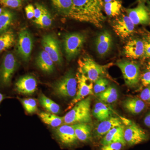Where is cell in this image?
Segmentation results:
<instances>
[{
	"mask_svg": "<svg viewBox=\"0 0 150 150\" xmlns=\"http://www.w3.org/2000/svg\"><path fill=\"white\" fill-rule=\"evenodd\" d=\"M103 0H73L67 17L76 21L86 22L102 28L105 17Z\"/></svg>",
	"mask_w": 150,
	"mask_h": 150,
	"instance_id": "1",
	"label": "cell"
},
{
	"mask_svg": "<svg viewBox=\"0 0 150 150\" xmlns=\"http://www.w3.org/2000/svg\"><path fill=\"white\" fill-rule=\"evenodd\" d=\"M91 97L88 96L76 103L63 116L64 124L74 125L77 123H90L91 122Z\"/></svg>",
	"mask_w": 150,
	"mask_h": 150,
	"instance_id": "2",
	"label": "cell"
},
{
	"mask_svg": "<svg viewBox=\"0 0 150 150\" xmlns=\"http://www.w3.org/2000/svg\"><path fill=\"white\" fill-rule=\"evenodd\" d=\"M78 71L82 73L90 81L94 83L101 78L107 74V70L111 64L101 65L97 63L88 56L80 58L78 61Z\"/></svg>",
	"mask_w": 150,
	"mask_h": 150,
	"instance_id": "3",
	"label": "cell"
},
{
	"mask_svg": "<svg viewBox=\"0 0 150 150\" xmlns=\"http://www.w3.org/2000/svg\"><path fill=\"white\" fill-rule=\"evenodd\" d=\"M77 80L72 71L67 72L52 86L56 96L62 98H74L77 91Z\"/></svg>",
	"mask_w": 150,
	"mask_h": 150,
	"instance_id": "4",
	"label": "cell"
},
{
	"mask_svg": "<svg viewBox=\"0 0 150 150\" xmlns=\"http://www.w3.org/2000/svg\"><path fill=\"white\" fill-rule=\"evenodd\" d=\"M18 63L13 52H8L4 55L0 65V84L3 87L11 85L14 74L17 70Z\"/></svg>",
	"mask_w": 150,
	"mask_h": 150,
	"instance_id": "5",
	"label": "cell"
},
{
	"mask_svg": "<svg viewBox=\"0 0 150 150\" xmlns=\"http://www.w3.org/2000/svg\"><path fill=\"white\" fill-rule=\"evenodd\" d=\"M85 41V36L80 33H73L65 35L64 47L68 60H71L79 54Z\"/></svg>",
	"mask_w": 150,
	"mask_h": 150,
	"instance_id": "6",
	"label": "cell"
},
{
	"mask_svg": "<svg viewBox=\"0 0 150 150\" xmlns=\"http://www.w3.org/2000/svg\"><path fill=\"white\" fill-rule=\"evenodd\" d=\"M54 133L56 141L63 147L72 149L78 145L79 142L73 125L63 124L55 128Z\"/></svg>",
	"mask_w": 150,
	"mask_h": 150,
	"instance_id": "7",
	"label": "cell"
},
{
	"mask_svg": "<svg viewBox=\"0 0 150 150\" xmlns=\"http://www.w3.org/2000/svg\"><path fill=\"white\" fill-rule=\"evenodd\" d=\"M116 65L121 70L125 83L129 87H134L139 80L140 69L139 65L133 61H123L117 62Z\"/></svg>",
	"mask_w": 150,
	"mask_h": 150,
	"instance_id": "8",
	"label": "cell"
},
{
	"mask_svg": "<svg viewBox=\"0 0 150 150\" xmlns=\"http://www.w3.org/2000/svg\"><path fill=\"white\" fill-rule=\"evenodd\" d=\"M32 35L27 29H22L18 33L16 43V52L23 61L30 60L33 48Z\"/></svg>",
	"mask_w": 150,
	"mask_h": 150,
	"instance_id": "9",
	"label": "cell"
},
{
	"mask_svg": "<svg viewBox=\"0 0 150 150\" xmlns=\"http://www.w3.org/2000/svg\"><path fill=\"white\" fill-rule=\"evenodd\" d=\"M146 132L134 122L129 121L124 127V139L126 144L129 146H135L149 139Z\"/></svg>",
	"mask_w": 150,
	"mask_h": 150,
	"instance_id": "10",
	"label": "cell"
},
{
	"mask_svg": "<svg viewBox=\"0 0 150 150\" xmlns=\"http://www.w3.org/2000/svg\"><path fill=\"white\" fill-rule=\"evenodd\" d=\"M77 80V91L75 97L69 104L67 110H70L76 103L93 93V82L90 81L82 73L78 71L76 74Z\"/></svg>",
	"mask_w": 150,
	"mask_h": 150,
	"instance_id": "11",
	"label": "cell"
},
{
	"mask_svg": "<svg viewBox=\"0 0 150 150\" xmlns=\"http://www.w3.org/2000/svg\"><path fill=\"white\" fill-rule=\"evenodd\" d=\"M41 43L44 51L48 53L54 63L62 65L63 59L61 47L56 38L52 34H47L43 36Z\"/></svg>",
	"mask_w": 150,
	"mask_h": 150,
	"instance_id": "12",
	"label": "cell"
},
{
	"mask_svg": "<svg viewBox=\"0 0 150 150\" xmlns=\"http://www.w3.org/2000/svg\"><path fill=\"white\" fill-rule=\"evenodd\" d=\"M112 27L115 33L122 38L129 37L135 30V25L128 16L125 15L115 20Z\"/></svg>",
	"mask_w": 150,
	"mask_h": 150,
	"instance_id": "13",
	"label": "cell"
},
{
	"mask_svg": "<svg viewBox=\"0 0 150 150\" xmlns=\"http://www.w3.org/2000/svg\"><path fill=\"white\" fill-rule=\"evenodd\" d=\"M37 81L34 76L26 75L19 78L15 84V90L18 93L31 95L37 89Z\"/></svg>",
	"mask_w": 150,
	"mask_h": 150,
	"instance_id": "14",
	"label": "cell"
},
{
	"mask_svg": "<svg viewBox=\"0 0 150 150\" xmlns=\"http://www.w3.org/2000/svg\"><path fill=\"white\" fill-rule=\"evenodd\" d=\"M126 11L127 16L135 25L150 23L149 12L143 3H140L135 8L126 9Z\"/></svg>",
	"mask_w": 150,
	"mask_h": 150,
	"instance_id": "15",
	"label": "cell"
},
{
	"mask_svg": "<svg viewBox=\"0 0 150 150\" xmlns=\"http://www.w3.org/2000/svg\"><path fill=\"white\" fill-rule=\"evenodd\" d=\"M124 53L129 59H139L144 54V41L138 39L129 40L124 46Z\"/></svg>",
	"mask_w": 150,
	"mask_h": 150,
	"instance_id": "16",
	"label": "cell"
},
{
	"mask_svg": "<svg viewBox=\"0 0 150 150\" xmlns=\"http://www.w3.org/2000/svg\"><path fill=\"white\" fill-rule=\"evenodd\" d=\"M112 39L110 33L105 30L98 36L96 41V48L100 56H105L112 47Z\"/></svg>",
	"mask_w": 150,
	"mask_h": 150,
	"instance_id": "17",
	"label": "cell"
},
{
	"mask_svg": "<svg viewBox=\"0 0 150 150\" xmlns=\"http://www.w3.org/2000/svg\"><path fill=\"white\" fill-rule=\"evenodd\" d=\"M123 125L120 118L111 117L107 120L100 122L97 126L95 130L96 137L100 138L105 136L111 129Z\"/></svg>",
	"mask_w": 150,
	"mask_h": 150,
	"instance_id": "18",
	"label": "cell"
},
{
	"mask_svg": "<svg viewBox=\"0 0 150 150\" xmlns=\"http://www.w3.org/2000/svg\"><path fill=\"white\" fill-rule=\"evenodd\" d=\"M35 64L41 71L48 74H52L55 71L54 62L44 50L40 51L38 55Z\"/></svg>",
	"mask_w": 150,
	"mask_h": 150,
	"instance_id": "19",
	"label": "cell"
},
{
	"mask_svg": "<svg viewBox=\"0 0 150 150\" xmlns=\"http://www.w3.org/2000/svg\"><path fill=\"white\" fill-rule=\"evenodd\" d=\"M124 126L123 125L115 127L103 136L100 143L101 145L107 144L115 142H122L125 143L124 139Z\"/></svg>",
	"mask_w": 150,
	"mask_h": 150,
	"instance_id": "20",
	"label": "cell"
},
{
	"mask_svg": "<svg viewBox=\"0 0 150 150\" xmlns=\"http://www.w3.org/2000/svg\"><path fill=\"white\" fill-rule=\"evenodd\" d=\"M73 125L79 142L85 144L91 142L92 130L91 126L89 123H79Z\"/></svg>",
	"mask_w": 150,
	"mask_h": 150,
	"instance_id": "21",
	"label": "cell"
},
{
	"mask_svg": "<svg viewBox=\"0 0 150 150\" xmlns=\"http://www.w3.org/2000/svg\"><path fill=\"white\" fill-rule=\"evenodd\" d=\"M123 105L126 111L134 115L142 112L146 106L143 100L136 98H127L123 101Z\"/></svg>",
	"mask_w": 150,
	"mask_h": 150,
	"instance_id": "22",
	"label": "cell"
},
{
	"mask_svg": "<svg viewBox=\"0 0 150 150\" xmlns=\"http://www.w3.org/2000/svg\"><path fill=\"white\" fill-rule=\"evenodd\" d=\"M112 114L110 108L101 101L96 103L92 110L93 115L100 122L112 117Z\"/></svg>",
	"mask_w": 150,
	"mask_h": 150,
	"instance_id": "23",
	"label": "cell"
},
{
	"mask_svg": "<svg viewBox=\"0 0 150 150\" xmlns=\"http://www.w3.org/2000/svg\"><path fill=\"white\" fill-rule=\"evenodd\" d=\"M38 116L43 123L48 126L56 128L64 124V118L54 113L48 112H41Z\"/></svg>",
	"mask_w": 150,
	"mask_h": 150,
	"instance_id": "24",
	"label": "cell"
},
{
	"mask_svg": "<svg viewBox=\"0 0 150 150\" xmlns=\"http://www.w3.org/2000/svg\"><path fill=\"white\" fill-rule=\"evenodd\" d=\"M15 18L13 12L8 9L4 8L0 15V35L9 30Z\"/></svg>",
	"mask_w": 150,
	"mask_h": 150,
	"instance_id": "25",
	"label": "cell"
},
{
	"mask_svg": "<svg viewBox=\"0 0 150 150\" xmlns=\"http://www.w3.org/2000/svg\"><path fill=\"white\" fill-rule=\"evenodd\" d=\"M15 42V35L11 30L0 35V54L11 48Z\"/></svg>",
	"mask_w": 150,
	"mask_h": 150,
	"instance_id": "26",
	"label": "cell"
},
{
	"mask_svg": "<svg viewBox=\"0 0 150 150\" xmlns=\"http://www.w3.org/2000/svg\"><path fill=\"white\" fill-rule=\"evenodd\" d=\"M39 101L41 106L48 112L57 114L61 111V108L59 105L48 98L44 94H40L39 96Z\"/></svg>",
	"mask_w": 150,
	"mask_h": 150,
	"instance_id": "27",
	"label": "cell"
},
{
	"mask_svg": "<svg viewBox=\"0 0 150 150\" xmlns=\"http://www.w3.org/2000/svg\"><path fill=\"white\" fill-rule=\"evenodd\" d=\"M98 97L101 102L111 103L118 99V93L117 89L113 86H108L104 91L97 95Z\"/></svg>",
	"mask_w": 150,
	"mask_h": 150,
	"instance_id": "28",
	"label": "cell"
},
{
	"mask_svg": "<svg viewBox=\"0 0 150 150\" xmlns=\"http://www.w3.org/2000/svg\"><path fill=\"white\" fill-rule=\"evenodd\" d=\"M122 9V4L118 0H114L110 2L105 3L104 11L105 14L110 17H115L120 15Z\"/></svg>",
	"mask_w": 150,
	"mask_h": 150,
	"instance_id": "29",
	"label": "cell"
},
{
	"mask_svg": "<svg viewBox=\"0 0 150 150\" xmlns=\"http://www.w3.org/2000/svg\"><path fill=\"white\" fill-rule=\"evenodd\" d=\"M54 8L61 14L67 16L72 6L73 0H51Z\"/></svg>",
	"mask_w": 150,
	"mask_h": 150,
	"instance_id": "30",
	"label": "cell"
},
{
	"mask_svg": "<svg viewBox=\"0 0 150 150\" xmlns=\"http://www.w3.org/2000/svg\"><path fill=\"white\" fill-rule=\"evenodd\" d=\"M18 100L23 106L25 112L28 114H33L38 110L37 101L34 98H18Z\"/></svg>",
	"mask_w": 150,
	"mask_h": 150,
	"instance_id": "31",
	"label": "cell"
},
{
	"mask_svg": "<svg viewBox=\"0 0 150 150\" xmlns=\"http://www.w3.org/2000/svg\"><path fill=\"white\" fill-rule=\"evenodd\" d=\"M52 23V19L51 14L47 9L44 7L42 16L39 20L35 23L41 28H46L51 26Z\"/></svg>",
	"mask_w": 150,
	"mask_h": 150,
	"instance_id": "32",
	"label": "cell"
},
{
	"mask_svg": "<svg viewBox=\"0 0 150 150\" xmlns=\"http://www.w3.org/2000/svg\"><path fill=\"white\" fill-rule=\"evenodd\" d=\"M93 86V92L95 94L98 95L104 91L108 87L109 81L105 78H101L94 83Z\"/></svg>",
	"mask_w": 150,
	"mask_h": 150,
	"instance_id": "33",
	"label": "cell"
},
{
	"mask_svg": "<svg viewBox=\"0 0 150 150\" xmlns=\"http://www.w3.org/2000/svg\"><path fill=\"white\" fill-rule=\"evenodd\" d=\"M126 145L122 142H115L102 145L98 150H123Z\"/></svg>",
	"mask_w": 150,
	"mask_h": 150,
	"instance_id": "34",
	"label": "cell"
},
{
	"mask_svg": "<svg viewBox=\"0 0 150 150\" xmlns=\"http://www.w3.org/2000/svg\"><path fill=\"white\" fill-rule=\"evenodd\" d=\"M23 1V0H2L0 3L5 7L17 9L21 6Z\"/></svg>",
	"mask_w": 150,
	"mask_h": 150,
	"instance_id": "35",
	"label": "cell"
},
{
	"mask_svg": "<svg viewBox=\"0 0 150 150\" xmlns=\"http://www.w3.org/2000/svg\"><path fill=\"white\" fill-rule=\"evenodd\" d=\"M43 8H44V7L43 6L38 4H35V10H34V16L35 19L33 21L34 23L39 21L41 18L42 14H43Z\"/></svg>",
	"mask_w": 150,
	"mask_h": 150,
	"instance_id": "36",
	"label": "cell"
},
{
	"mask_svg": "<svg viewBox=\"0 0 150 150\" xmlns=\"http://www.w3.org/2000/svg\"><path fill=\"white\" fill-rule=\"evenodd\" d=\"M35 8L32 4H28L25 8L26 17L28 19H31L34 18Z\"/></svg>",
	"mask_w": 150,
	"mask_h": 150,
	"instance_id": "37",
	"label": "cell"
},
{
	"mask_svg": "<svg viewBox=\"0 0 150 150\" xmlns=\"http://www.w3.org/2000/svg\"><path fill=\"white\" fill-rule=\"evenodd\" d=\"M140 98L144 101L150 102V86L142 91L140 94Z\"/></svg>",
	"mask_w": 150,
	"mask_h": 150,
	"instance_id": "38",
	"label": "cell"
},
{
	"mask_svg": "<svg viewBox=\"0 0 150 150\" xmlns=\"http://www.w3.org/2000/svg\"><path fill=\"white\" fill-rule=\"evenodd\" d=\"M141 81L142 84L145 86H150V71L146 72L142 75Z\"/></svg>",
	"mask_w": 150,
	"mask_h": 150,
	"instance_id": "39",
	"label": "cell"
},
{
	"mask_svg": "<svg viewBox=\"0 0 150 150\" xmlns=\"http://www.w3.org/2000/svg\"><path fill=\"white\" fill-rule=\"evenodd\" d=\"M144 56L146 58H150V39L144 41Z\"/></svg>",
	"mask_w": 150,
	"mask_h": 150,
	"instance_id": "40",
	"label": "cell"
},
{
	"mask_svg": "<svg viewBox=\"0 0 150 150\" xmlns=\"http://www.w3.org/2000/svg\"><path fill=\"white\" fill-rule=\"evenodd\" d=\"M144 123L147 127L150 129V112L145 116L144 119Z\"/></svg>",
	"mask_w": 150,
	"mask_h": 150,
	"instance_id": "41",
	"label": "cell"
},
{
	"mask_svg": "<svg viewBox=\"0 0 150 150\" xmlns=\"http://www.w3.org/2000/svg\"><path fill=\"white\" fill-rule=\"evenodd\" d=\"M5 98V97L4 96V95L0 93V104Z\"/></svg>",
	"mask_w": 150,
	"mask_h": 150,
	"instance_id": "42",
	"label": "cell"
},
{
	"mask_svg": "<svg viewBox=\"0 0 150 150\" xmlns=\"http://www.w3.org/2000/svg\"><path fill=\"white\" fill-rule=\"evenodd\" d=\"M147 4L148 9V10H149V13L150 14V1H148Z\"/></svg>",
	"mask_w": 150,
	"mask_h": 150,
	"instance_id": "43",
	"label": "cell"
},
{
	"mask_svg": "<svg viewBox=\"0 0 150 150\" xmlns=\"http://www.w3.org/2000/svg\"><path fill=\"white\" fill-rule=\"evenodd\" d=\"M103 2L105 3H107L108 2H110L112 1H114V0H103Z\"/></svg>",
	"mask_w": 150,
	"mask_h": 150,
	"instance_id": "44",
	"label": "cell"
},
{
	"mask_svg": "<svg viewBox=\"0 0 150 150\" xmlns=\"http://www.w3.org/2000/svg\"><path fill=\"white\" fill-rule=\"evenodd\" d=\"M147 69L149 70V71H150V60L149 62H148V65H147Z\"/></svg>",
	"mask_w": 150,
	"mask_h": 150,
	"instance_id": "45",
	"label": "cell"
},
{
	"mask_svg": "<svg viewBox=\"0 0 150 150\" xmlns=\"http://www.w3.org/2000/svg\"><path fill=\"white\" fill-rule=\"evenodd\" d=\"M3 8H0V15H1V13L2 12V11L3 10Z\"/></svg>",
	"mask_w": 150,
	"mask_h": 150,
	"instance_id": "46",
	"label": "cell"
},
{
	"mask_svg": "<svg viewBox=\"0 0 150 150\" xmlns=\"http://www.w3.org/2000/svg\"><path fill=\"white\" fill-rule=\"evenodd\" d=\"M139 1H146V0H139Z\"/></svg>",
	"mask_w": 150,
	"mask_h": 150,
	"instance_id": "47",
	"label": "cell"
},
{
	"mask_svg": "<svg viewBox=\"0 0 150 150\" xmlns=\"http://www.w3.org/2000/svg\"><path fill=\"white\" fill-rule=\"evenodd\" d=\"M2 1V0H0V1Z\"/></svg>",
	"mask_w": 150,
	"mask_h": 150,
	"instance_id": "48",
	"label": "cell"
}]
</instances>
